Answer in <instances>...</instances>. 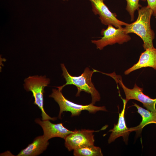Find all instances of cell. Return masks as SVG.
<instances>
[{
    "mask_svg": "<svg viewBox=\"0 0 156 156\" xmlns=\"http://www.w3.org/2000/svg\"><path fill=\"white\" fill-rule=\"evenodd\" d=\"M35 122L42 127L43 135L48 140L54 137H59L64 139L74 131L65 128L61 123L55 124L51 122L49 120L42 121L39 118H36Z\"/></svg>",
    "mask_w": 156,
    "mask_h": 156,
    "instance_id": "9",
    "label": "cell"
},
{
    "mask_svg": "<svg viewBox=\"0 0 156 156\" xmlns=\"http://www.w3.org/2000/svg\"><path fill=\"white\" fill-rule=\"evenodd\" d=\"M150 67L156 71V48L154 47L145 50L142 53L137 63L126 70L125 75L142 68Z\"/></svg>",
    "mask_w": 156,
    "mask_h": 156,
    "instance_id": "11",
    "label": "cell"
},
{
    "mask_svg": "<svg viewBox=\"0 0 156 156\" xmlns=\"http://www.w3.org/2000/svg\"><path fill=\"white\" fill-rule=\"evenodd\" d=\"M147 6L152 10L153 15L156 17V0H146Z\"/></svg>",
    "mask_w": 156,
    "mask_h": 156,
    "instance_id": "16",
    "label": "cell"
},
{
    "mask_svg": "<svg viewBox=\"0 0 156 156\" xmlns=\"http://www.w3.org/2000/svg\"><path fill=\"white\" fill-rule=\"evenodd\" d=\"M133 106L138 110L137 112L142 117V120L138 126L129 128L131 132L135 131L138 135H140L144 127L146 125L151 123L156 124V112H154L146 109L140 107L136 103H134Z\"/></svg>",
    "mask_w": 156,
    "mask_h": 156,
    "instance_id": "13",
    "label": "cell"
},
{
    "mask_svg": "<svg viewBox=\"0 0 156 156\" xmlns=\"http://www.w3.org/2000/svg\"><path fill=\"white\" fill-rule=\"evenodd\" d=\"M75 156H102L101 149L94 144L84 146L73 150Z\"/></svg>",
    "mask_w": 156,
    "mask_h": 156,
    "instance_id": "14",
    "label": "cell"
},
{
    "mask_svg": "<svg viewBox=\"0 0 156 156\" xmlns=\"http://www.w3.org/2000/svg\"><path fill=\"white\" fill-rule=\"evenodd\" d=\"M123 102V107L121 112L119 114L118 121L116 124H114L113 128L110 130L109 132L111 133L108 139L109 144L114 141L117 138L120 137L123 138L124 141L127 143L129 135L131 133L129 128L126 126L124 114L126 105L127 102L125 99H122Z\"/></svg>",
    "mask_w": 156,
    "mask_h": 156,
    "instance_id": "10",
    "label": "cell"
},
{
    "mask_svg": "<svg viewBox=\"0 0 156 156\" xmlns=\"http://www.w3.org/2000/svg\"><path fill=\"white\" fill-rule=\"evenodd\" d=\"M127 3L126 9L129 14L131 18V21L134 19L135 11L139 9L141 5L139 3L140 1H145L146 0H125Z\"/></svg>",
    "mask_w": 156,
    "mask_h": 156,
    "instance_id": "15",
    "label": "cell"
},
{
    "mask_svg": "<svg viewBox=\"0 0 156 156\" xmlns=\"http://www.w3.org/2000/svg\"><path fill=\"white\" fill-rule=\"evenodd\" d=\"M88 0L91 3L92 12L95 15L99 16V18L103 24L111 25L118 28L128 24L117 18L116 14L112 12L105 4V0Z\"/></svg>",
    "mask_w": 156,
    "mask_h": 156,
    "instance_id": "8",
    "label": "cell"
},
{
    "mask_svg": "<svg viewBox=\"0 0 156 156\" xmlns=\"http://www.w3.org/2000/svg\"><path fill=\"white\" fill-rule=\"evenodd\" d=\"M138 11L137 20L125 26V32L127 34L134 33L139 36L143 40V47L145 50L154 47L153 41L155 34L151 28L150 23L153 12L147 6L143 7Z\"/></svg>",
    "mask_w": 156,
    "mask_h": 156,
    "instance_id": "1",
    "label": "cell"
},
{
    "mask_svg": "<svg viewBox=\"0 0 156 156\" xmlns=\"http://www.w3.org/2000/svg\"><path fill=\"white\" fill-rule=\"evenodd\" d=\"M96 131L92 130L75 129L65 138V145L69 151L81 147L94 145Z\"/></svg>",
    "mask_w": 156,
    "mask_h": 156,
    "instance_id": "7",
    "label": "cell"
},
{
    "mask_svg": "<svg viewBox=\"0 0 156 156\" xmlns=\"http://www.w3.org/2000/svg\"><path fill=\"white\" fill-rule=\"evenodd\" d=\"M62 1H68V0H62Z\"/></svg>",
    "mask_w": 156,
    "mask_h": 156,
    "instance_id": "17",
    "label": "cell"
},
{
    "mask_svg": "<svg viewBox=\"0 0 156 156\" xmlns=\"http://www.w3.org/2000/svg\"><path fill=\"white\" fill-rule=\"evenodd\" d=\"M52 93L49 97L53 98L58 103L60 107L58 118H61V115L64 112H69L71 116H79L83 110H87L90 113L94 114L99 111H107L104 106H97L90 103L83 105L75 103L70 101L63 96L62 91L53 89Z\"/></svg>",
    "mask_w": 156,
    "mask_h": 156,
    "instance_id": "4",
    "label": "cell"
},
{
    "mask_svg": "<svg viewBox=\"0 0 156 156\" xmlns=\"http://www.w3.org/2000/svg\"><path fill=\"white\" fill-rule=\"evenodd\" d=\"M107 26L106 29L101 30V34L103 36L100 39L91 41L96 45L97 49L102 50L108 45L116 43L122 44L131 40L130 36L125 33L124 28H116L111 25Z\"/></svg>",
    "mask_w": 156,
    "mask_h": 156,
    "instance_id": "6",
    "label": "cell"
},
{
    "mask_svg": "<svg viewBox=\"0 0 156 156\" xmlns=\"http://www.w3.org/2000/svg\"><path fill=\"white\" fill-rule=\"evenodd\" d=\"M24 88L27 91H31L34 99V104L37 105L42 112V120H56L57 118L51 117L45 112L44 108L43 94L45 87L50 83V79L45 75L29 76L24 80Z\"/></svg>",
    "mask_w": 156,
    "mask_h": 156,
    "instance_id": "3",
    "label": "cell"
},
{
    "mask_svg": "<svg viewBox=\"0 0 156 156\" xmlns=\"http://www.w3.org/2000/svg\"><path fill=\"white\" fill-rule=\"evenodd\" d=\"M61 66L62 71V75L65 79L66 83L62 86L56 87L58 90L62 91L66 86L74 85L77 89L76 96H79L80 92L83 91L91 95L92 104L94 105L96 102L100 101L101 99L100 94L95 88L91 79L93 73L98 72V71L94 69L93 70H90L87 67L81 75L74 76L69 74L64 64H61Z\"/></svg>",
    "mask_w": 156,
    "mask_h": 156,
    "instance_id": "2",
    "label": "cell"
},
{
    "mask_svg": "<svg viewBox=\"0 0 156 156\" xmlns=\"http://www.w3.org/2000/svg\"><path fill=\"white\" fill-rule=\"evenodd\" d=\"M43 135L35 138L33 142L22 150L18 156H36L39 155L47 149L49 143Z\"/></svg>",
    "mask_w": 156,
    "mask_h": 156,
    "instance_id": "12",
    "label": "cell"
},
{
    "mask_svg": "<svg viewBox=\"0 0 156 156\" xmlns=\"http://www.w3.org/2000/svg\"><path fill=\"white\" fill-rule=\"evenodd\" d=\"M106 74L112 77L122 88L125 96V100L127 102L131 99L137 100L141 103L147 110L156 112V98L152 99L144 94L143 92V89L138 86L136 83L132 89L127 88L124 84L121 77L114 72Z\"/></svg>",
    "mask_w": 156,
    "mask_h": 156,
    "instance_id": "5",
    "label": "cell"
}]
</instances>
